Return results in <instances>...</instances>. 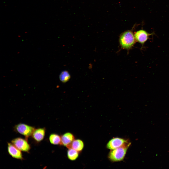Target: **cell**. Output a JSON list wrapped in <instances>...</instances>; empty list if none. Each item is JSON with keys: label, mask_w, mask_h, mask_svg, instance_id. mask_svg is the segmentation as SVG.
<instances>
[{"label": "cell", "mask_w": 169, "mask_h": 169, "mask_svg": "<svg viewBox=\"0 0 169 169\" xmlns=\"http://www.w3.org/2000/svg\"><path fill=\"white\" fill-rule=\"evenodd\" d=\"M46 129L45 128L35 129L31 136L36 142H39L44 139Z\"/></svg>", "instance_id": "cell-9"}, {"label": "cell", "mask_w": 169, "mask_h": 169, "mask_svg": "<svg viewBox=\"0 0 169 169\" xmlns=\"http://www.w3.org/2000/svg\"><path fill=\"white\" fill-rule=\"evenodd\" d=\"M128 141L127 140L120 138H114L109 141L106 147L108 149L113 150L121 146Z\"/></svg>", "instance_id": "cell-7"}, {"label": "cell", "mask_w": 169, "mask_h": 169, "mask_svg": "<svg viewBox=\"0 0 169 169\" xmlns=\"http://www.w3.org/2000/svg\"><path fill=\"white\" fill-rule=\"evenodd\" d=\"M136 41L134 34L131 30L125 31L120 36L119 42L121 47L127 50L133 46Z\"/></svg>", "instance_id": "cell-2"}, {"label": "cell", "mask_w": 169, "mask_h": 169, "mask_svg": "<svg viewBox=\"0 0 169 169\" xmlns=\"http://www.w3.org/2000/svg\"><path fill=\"white\" fill-rule=\"evenodd\" d=\"M154 34V33H149L145 30H140L135 32L134 35L136 41L143 45L149 36Z\"/></svg>", "instance_id": "cell-5"}, {"label": "cell", "mask_w": 169, "mask_h": 169, "mask_svg": "<svg viewBox=\"0 0 169 169\" xmlns=\"http://www.w3.org/2000/svg\"><path fill=\"white\" fill-rule=\"evenodd\" d=\"M84 147V144L83 142L79 139L74 140L71 145V148L79 152L81 151Z\"/></svg>", "instance_id": "cell-10"}, {"label": "cell", "mask_w": 169, "mask_h": 169, "mask_svg": "<svg viewBox=\"0 0 169 169\" xmlns=\"http://www.w3.org/2000/svg\"><path fill=\"white\" fill-rule=\"evenodd\" d=\"M61 145L66 147L68 149L71 148V145L75 140L73 135L69 132L66 133L61 136Z\"/></svg>", "instance_id": "cell-8"}, {"label": "cell", "mask_w": 169, "mask_h": 169, "mask_svg": "<svg viewBox=\"0 0 169 169\" xmlns=\"http://www.w3.org/2000/svg\"><path fill=\"white\" fill-rule=\"evenodd\" d=\"M67 155L68 158L69 160L74 161L76 160L78 157L79 152L72 148H70L68 149Z\"/></svg>", "instance_id": "cell-12"}, {"label": "cell", "mask_w": 169, "mask_h": 169, "mask_svg": "<svg viewBox=\"0 0 169 169\" xmlns=\"http://www.w3.org/2000/svg\"><path fill=\"white\" fill-rule=\"evenodd\" d=\"M7 145L8 152L10 156L15 159L21 160L23 159L21 151L12 143L8 142Z\"/></svg>", "instance_id": "cell-6"}, {"label": "cell", "mask_w": 169, "mask_h": 169, "mask_svg": "<svg viewBox=\"0 0 169 169\" xmlns=\"http://www.w3.org/2000/svg\"><path fill=\"white\" fill-rule=\"evenodd\" d=\"M14 129L16 132L25 136L27 139L31 136L35 129L33 127L21 123L15 125Z\"/></svg>", "instance_id": "cell-3"}, {"label": "cell", "mask_w": 169, "mask_h": 169, "mask_svg": "<svg viewBox=\"0 0 169 169\" xmlns=\"http://www.w3.org/2000/svg\"><path fill=\"white\" fill-rule=\"evenodd\" d=\"M131 143L128 141L121 146L111 150L108 157L111 161H119L123 160L126 154Z\"/></svg>", "instance_id": "cell-1"}, {"label": "cell", "mask_w": 169, "mask_h": 169, "mask_svg": "<svg viewBox=\"0 0 169 169\" xmlns=\"http://www.w3.org/2000/svg\"><path fill=\"white\" fill-rule=\"evenodd\" d=\"M49 139L50 143L52 144L61 145V137L57 134H51L49 136Z\"/></svg>", "instance_id": "cell-11"}, {"label": "cell", "mask_w": 169, "mask_h": 169, "mask_svg": "<svg viewBox=\"0 0 169 169\" xmlns=\"http://www.w3.org/2000/svg\"><path fill=\"white\" fill-rule=\"evenodd\" d=\"M11 142L13 144L21 151L28 153L31 149L30 145L26 139L18 137L13 139Z\"/></svg>", "instance_id": "cell-4"}, {"label": "cell", "mask_w": 169, "mask_h": 169, "mask_svg": "<svg viewBox=\"0 0 169 169\" xmlns=\"http://www.w3.org/2000/svg\"><path fill=\"white\" fill-rule=\"evenodd\" d=\"M70 75L68 72L66 71H62L60 74L59 76L60 80L62 82H65L69 79Z\"/></svg>", "instance_id": "cell-13"}]
</instances>
